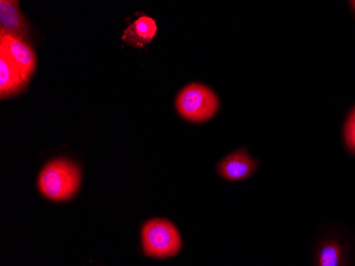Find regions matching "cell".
<instances>
[{"instance_id": "6da1fadb", "label": "cell", "mask_w": 355, "mask_h": 266, "mask_svg": "<svg viewBox=\"0 0 355 266\" xmlns=\"http://www.w3.org/2000/svg\"><path fill=\"white\" fill-rule=\"evenodd\" d=\"M79 165L67 159H55L46 164L39 176L41 193L51 201H69L79 189Z\"/></svg>"}, {"instance_id": "7a4b0ae2", "label": "cell", "mask_w": 355, "mask_h": 266, "mask_svg": "<svg viewBox=\"0 0 355 266\" xmlns=\"http://www.w3.org/2000/svg\"><path fill=\"white\" fill-rule=\"evenodd\" d=\"M175 108L187 121L205 123L218 111L219 99L212 89L200 83H191L178 94Z\"/></svg>"}, {"instance_id": "3957f363", "label": "cell", "mask_w": 355, "mask_h": 266, "mask_svg": "<svg viewBox=\"0 0 355 266\" xmlns=\"http://www.w3.org/2000/svg\"><path fill=\"white\" fill-rule=\"evenodd\" d=\"M141 242L145 255L157 259L173 257L182 247L179 230L171 222L155 219L141 228Z\"/></svg>"}, {"instance_id": "277c9868", "label": "cell", "mask_w": 355, "mask_h": 266, "mask_svg": "<svg viewBox=\"0 0 355 266\" xmlns=\"http://www.w3.org/2000/svg\"><path fill=\"white\" fill-rule=\"evenodd\" d=\"M0 53L6 56L23 76L26 82L35 72L37 58L28 44L8 33L0 32Z\"/></svg>"}, {"instance_id": "5b68a950", "label": "cell", "mask_w": 355, "mask_h": 266, "mask_svg": "<svg viewBox=\"0 0 355 266\" xmlns=\"http://www.w3.org/2000/svg\"><path fill=\"white\" fill-rule=\"evenodd\" d=\"M257 166V162L248 155L246 149H239L219 162L217 171L228 181H241L252 175Z\"/></svg>"}, {"instance_id": "8992f818", "label": "cell", "mask_w": 355, "mask_h": 266, "mask_svg": "<svg viewBox=\"0 0 355 266\" xmlns=\"http://www.w3.org/2000/svg\"><path fill=\"white\" fill-rule=\"evenodd\" d=\"M0 32L8 33L12 37L23 41L29 35V28L25 17L19 9V1L13 0H1L0 1Z\"/></svg>"}, {"instance_id": "52a82bcc", "label": "cell", "mask_w": 355, "mask_h": 266, "mask_svg": "<svg viewBox=\"0 0 355 266\" xmlns=\"http://www.w3.org/2000/svg\"><path fill=\"white\" fill-rule=\"evenodd\" d=\"M157 31L155 19L149 16H141L125 30L123 41L132 47H144L153 41Z\"/></svg>"}, {"instance_id": "ba28073f", "label": "cell", "mask_w": 355, "mask_h": 266, "mask_svg": "<svg viewBox=\"0 0 355 266\" xmlns=\"http://www.w3.org/2000/svg\"><path fill=\"white\" fill-rule=\"evenodd\" d=\"M27 82L19 69L6 56L0 53V96L1 98L16 95L25 89Z\"/></svg>"}, {"instance_id": "9c48e42d", "label": "cell", "mask_w": 355, "mask_h": 266, "mask_svg": "<svg viewBox=\"0 0 355 266\" xmlns=\"http://www.w3.org/2000/svg\"><path fill=\"white\" fill-rule=\"evenodd\" d=\"M343 248L340 243L330 241L319 249L318 266H342Z\"/></svg>"}, {"instance_id": "30bf717a", "label": "cell", "mask_w": 355, "mask_h": 266, "mask_svg": "<svg viewBox=\"0 0 355 266\" xmlns=\"http://www.w3.org/2000/svg\"><path fill=\"white\" fill-rule=\"evenodd\" d=\"M345 140L349 149L355 153V109L347 121L346 127H345Z\"/></svg>"}, {"instance_id": "8fae6325", "label": "cell", "mask_w": 355, "mask_h": 266, "mask_svg": "<svg viewBox=\"0 0 355 266\" xmlns=\"http://www.w3.org/2000/svg\"><path fill=\"white\" fill-rule=\"evenodd\" d=\"M351 6H352L353 8H354L355 10V1H351Z\"/></svg>"}]
</instances>
